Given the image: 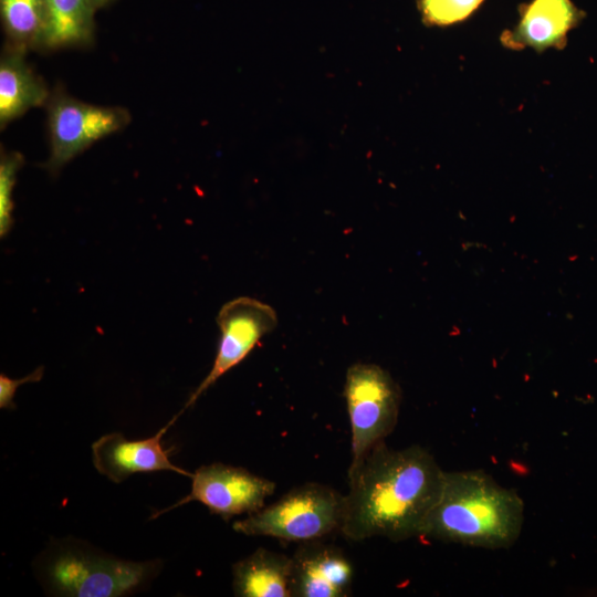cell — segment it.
Returning a JSON list of instances; mask_svg holds the SVG:
<instances>
[{"mask_svg": "<svg viewBox=\"0 0 597 597\" xmlns=\"http://www.w3.org/2000/svg\"><path fill=\"white\" fill-rule=\"evenodd\" d=\"M444 472L418 444L396 450L379 442L348 474L342 534L352 541L383 536L399 542L421 536Z\"/></svg>", "mask_w": 597, "mask_h": 597, "instance_id": "cell-1", "label": "cell"}, {"mask_svg": "<svg viewBox=\"0 0 597 597\" xmlns=\"http://www.w3.org/2000/svg\"><path fill=\"white\" fill-rule=\"evenodd\" d=\"M524 502L482 470L444 472L421 536L488 549L509 548L521 535Z\"/></svg>", "mask_w": 597, "mask_h": 597, "instance_id": "cell-2", "label": "cell"}, {"mask_svg": "<svg viewBox=\"0 0 597 597\" xmlns=\"http://www.w3.org/2000/svg\"><path fill=\"white\" fill-rule=\"evenodd\" d=\"M163 559L133 562L72 537L52 540L32 563L50 596L119 597L146 589L163 569Z\"/></svg>", "mask_w": 597, "mask_h": 597, "instance_id": "cell-3", "label": "cell"}, {"mask_svg": "<svg viewBox=\"0 0 597 597\" xmlns=\"http://www.w3.org/2000/svg\"><path fill=\"white\" fill-rule=\"evenodd\" d=\"M344 504L345 496L334 488L310 482L235 521L232 527L248 536H270L298 543L317 541L341 531Z\"/></svg>", "mask_w": 597, "mask_h": 597, "instance_id": "cell-4", "label": "cell"}, {"mask_svg": "<svg viewBox=\"0 0 597 597\" xmlns=\"http://www.w3.org/2000/svg\"><path fill=\"white\" fill-rule=\"evenodd\" d=\"M344 397L352 431L349 474L395 429L401 392L398 384L383 367L371 363H356L347 369Z\"/></svg>", "mask_w": 597, "mask_h": 597, "instance_id": "cell-5", "label": "cell"}, {"mask_svg": "<svg viewBox=\"0 0 597 597\" xmlns=\"http://www.w3.org/2000/svg\"><path fill=\"white\" fill-rule=\"evenodd\" d=\"M50 157L45 167L57 172L96 140L124 128L130 119L122 107L97 106L54 92L46 102Z\"/></svg>", "mask_w": 597, "mask_h": 597, "instance_id": "cell-6", "label": "cell"}, {"mask_svg": "<svg viewBox=\"0 0 597 597\" xmlns=\"http://www.w3.org/2000/svg\"><path fill=\"white\" fill-rule=\"evenodd\" d=\"M190 479V493L176 504L154 513L150 519L188 502L198 501L207 506L210 513L229 521L232 516L261 510L276 488L273 481L255 475L244 468L220 462L201 465Z\"/></svg>", "mask_w": 597, "mask_h": 597, "instance_id": "cell-7", "label": "cell"}, {"mask_svg": "<svg viewBox=\"0 0 597 597\" xmlns=\"http://www.w3.org/2000/svg\"><path fill=\"white\" fill-rule=\"evenodd\" d=\"M217 324L220 338L212 367L189 396L181 412L191 407L222 375L239 365L260 339L276 327L277 315L269 304L240 296L222 305Z\"/></svg>", "mask_w": 597, "mask_h": 597, "instance_id": "cell-8", "label": "cell"}, {"mask_svg": "<svg viewBox=\"0 0 597 597\" xmlns=\"http://www.w3.org/2000/svg\"><path fill=\"white\" fill-rule=\"evenodd\" d=\"M176 419L175 417L147 439L128 440L121 432L102 436L92 444L96 471L114 483H121L132 474L142 472L171 471L191 478V472L171 462V449L163 446V436Z\"/></svg>", "mask_w": 597, "mask_h": 597, "instance_id": "cell-9", "label": "cell"}, {"mask_svg": "<svg viewBox=\"0 0 597 597\" xmlns=\"http://www.w3.org/2000/svg\"><path fill=\"white\" fill-rule=\"evenodd\" d=\"M572 0H532L520 7V19L501 34V43L510 50L530 48L538 53L565 48L569 31L585 18Z\"/></svg>", "mask_w": 597, "mask_h": 597, "instance_id": "cell-10", "label": "cell"}, {"mask_svg": "<svg viewBox=\"0 0 597 597\" xmlns=\"http://www.w3.org/2000/svg\"><path fill=\"white\" fill-rule=\"evenodd\" d=\"M292 557L291 597H345L353 566L344 552L317 541L302 543Z\"/></svg>", "mask_w": 597, "mask_h": 597, "instance_id": "cell-11", "label": "cell"}, {"mask_svg": "<svg viewBox=\"0 0 597 597\" xmlns=\"http://www.w3.org/2000/svg\"><path fill=\"white\" fill-rule=\"evenodd\" d=\"M25 52L6 46L0 60V127L33 107L46 104L50 93L44 81L24 59Z\"/></svg>", "mask_w": 597, "mask_h": 597, "instance_id": "cell-12", "label": "cell"}, {"mask_svg": "<svg viewBox=\"0 0 597 597\" xmlns=\"http://www.w3.org/2000/svg\"><path fill=\"white\" fill-rule=\"evenodd\" d=\"M292 557L260 547L232 566L238 597H291Z\"/></svg>", "mask_w": 597, "mask_h": 597, "instance_id": "cell-13", "label": "cell"}, {"mask_svg": "<svg viewBox=\"0 0 597 597\" xmlns=\"http://www.w3.org/2000/svg\"><path fill=\"white\" fill-rule=\"evenodd\" d=\"M95 12L91 0H46V22L40 49L91 44Z\"/></svg>", "mask_w": 597, "mask_h": 597, "instance_id": "cell-14", "label": "cell"}, {"mask_svg": "<svg viewBox=\"0 0 597 597\" xmlns=\"http://www.w3.org/2000/svg\"><path fill=\"white\" fill-rule=\"evenodd\" d=\"M6 46L27 52L40 48L46 22V0H0Z\"/></svg>", "mask_w": 597, "mask_h": 597, "instance_id": "cell-15", "label": "cell"}, {"mask_svg": "<svg viewBox=\"0 0 597 597\" xmlns=\"http://www.w3.org/2000/svg\"><path fill=\"white\" fill-rule=\"evenodd\" d=\"M484 0H418L422 21L446 27L468 19Z\"/></svg>", "mask_w": 597, "mask_h": 597, "instance_id": "cell-16", "label": "cell"}, {"mask_svg": "<svg viewBox=\"0 0 597 597\" xmlns=\"http://www.w3.org/2000/svg\"><path fill=\"white\" fill-rule=\"evenodd\" d=\"M23 165L20 153H2L0 158V235L4 238L13 224V189Z\"/></svg>", "mask_w": 597, "mask_h": 597, "instance_id": "cell-17", "label": "cell"}, {"mask_svg": "<svg viewBox=\"0 0 597 597\" xmlns=\"http://www.w3.org/2000/svg\"><path fill=\"white\" fill-rule=\"evenodd\" d=\"M44 368L43 366H40L35 368L31 374L15 379L10 378L4 374L0 375V408L1 409H13L15 407L14 405V395L17 389L24 384L28 383H36L40 381L43 377Z\"/></svg>", "mask_w": 597, "mask_h": 597, "instance_id": "cell-18", "label": "cell"}, {"mask_svg": "<svg viewBox=\"0 0 597 597\" xmlns=\"http://www.w3.org/2000/svg\"><path fill=\"white\" fill-rule=\"evenodd\" d=\"M113 0H91L92 4L96 10L105 7L106 4L111 3Z\"/></svg>", "mask_w": 597, "mask_h": 597, "instance_id": "cell-19", "label": "cell"}]
</instances>
